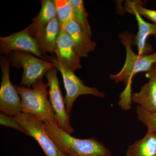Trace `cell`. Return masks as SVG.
Listing matches in <instances>:
<instances>
[{
  "label": "cell",
  "mask_w": 156,
  "mask_h": 156,
  "mask_svg": "<svg viewBox=\"0 0 156 156\" xmlns=\"http://www.w3.org/2000/svg\"><path fill=\"white\" fill-rule=\"evenodd\" d=\"M136 113L138 120L146 126L147 130L156 134V112L150 111L137 105Z\"/></svg>",
  "instance_id": "cell-20"
},
{
  "label": "cell",
  "mask_w": 156,
  "mask_h": 156,
  "mask_svg": "<svg viewBox=\"0 0 156 156\" xmlns=\"http://www.w3.org/2000/svg\"><path fill=\"white\" fill-rule=\"evenodd\" d=\"M54 53L58 61L74 72L82 68L81 58L78 55L72 39L64 29H61L60 31Z\"/></svg>",
  "instance_id": "cell-10"
},
{
  "label": "cell",
  "mask_w": 156,
  "mask_h": 156,
  "mask_svg": "<svg viewBox=\"0 0 156 156\" xmlns=\"http://www.w3.org/2000/svg\"><path fill=\"white\" fill-rule=\"evenodd\" d=\"M10 59L1 56L2 80L0 89V111L6 114L14 116L22 112L21 100L10 78Z\"/></svg>",
  "instance_id": "cell-7"
},
{
  "label": "cell",
  "mask_w": 156,
  "mask_h": 156,
  "mask_svg": "<svg viewBox=\"0 0 156 156\" xmlns=\"http://www.w3.org/2000/svg\"><path fill=\"white\" fill-rule=\"evenodd\" d=\"M138 26V31L134 39L137 46L138 54L146 55L148 52L149 47L147 43L148 37L154 35L156 37V23L146 22L139 14L134 13Z\"/></svg>",
  "instance_id": "cell-16"
},
{
  "label": "cell",
  "mask_w": 156,
  "mask_h": 156,
  "mask_svg": "<svg viewBox=\"0 0 156 156\" xmlns=\"http://www.w3.org/2000/svg\"><path fill=\"white\" fill-rule=\"evenodd\" d=\"M45 128L60 151L67 156H111L110 151L94 137L81 139L71 136L54 123H44Z\"/></svg>",
  "instance_id": "cell-1"
},
{
  "label": "cell",
  "mask_w": 156,
  "mask_h": 156,
  "mask_svg": "<svg viewBox=\"0 0 156 156\" xmlns=\"http://www.w3.org/2000/svg\"><path fill=\"white\" fill-rule=\"evenodd\" d=\"M64 29L72 39L80 58H87L89 53L95 50L96 43L91 40V37L76 20L68 23Z\"/></svg>",
  "instance_id": "cell-11"
},
{
  "label": "cell",
  "mask_w": 156,
  "mask_h": 156,
  "mask_svg": "<svg viewBox=\"0 0 156 156\" xmlns=\"http://www.w3.org/2000/svg\"><path fill=\"white\" fill-rule=\"evenodd\" d=\"M20 51L34 54L45 60L39 49L36 41L30 34L28 28L0 37V52L7 56L14 52Z\"/></svg>",
  "instance_id": "cell-9"
},
{
  "label": "cell",
  "mask_w": 156,
  "mask_h": 156,
  "mask_svg": "<svg viewBox=\"0 0 156 156\" xmlns=\"http://www.w3.org/2000/svg\"><path fill=\"white\" fill-rule=\"evenodd\" d=\"M126 156H156V134L147 130L144 137L128 146Z\"/></svg>",
  "instance_id": "cell-15"
},
{
  "label": "cell",
  "mask_w": 156,
  "mask_h": 156,
  "mask_svg": "<svg viewBox=\"0 0 156 156\" xmlns=\"http://www.w3.org/2000/svg\"><path fill=\"white\" fill-rule=\"evenodd\" d=\"M49 87L50 101L56 115L57 126L66 132L71 134L73 132L70 122L71 115L66 110L64 98L62 97L56 68L51 69L45 73Z\"/></svg>",
  "instance_id": "cell-8"
},
{
  "label": "cell",
  "mask_w": 156,
  "mask_h": 156,
  "mask_svg": "<svg viewBox=\"0 0 156 156\" xmlns=\"http://www.w3.org/2000/svg\"><path fill=\"white\" fill-rule=\"evenodd\" d=\"M14 85L21 98L22 112L33 115L44 123L57 125L55 113L48 99L49 87L43 79L33 84L32 89Z\"/></svg>",
  "instance_id": "cell-2"
},
{
  "label": "cell",
  "mask_w": 156,
  "mask_h": 156,
  "mask_svg": "<svg viewBox=\"0 0 156 156\" xmlns=\"http://www.w3.org/2000/svg\"><path fill=\"white\" fill-rule=\"evenodd\" d=\"M56 7V17L61 29L74 19L73 8L69 0H54Z\"/></svg>",
  "instance_id": "cell-18"
},
{
  "label": "cell",
  "mask_w": 156,
  "mask_h": 156,
  "mask_svg": "<svg viewBox=\"0 0 156 156\" xmlns=\"http://www.w3.org/2000/svg\"><path fill=\"white\" fill-rule=\"evenodd\" d=\"M8 57L12 66L23 69L20 87L30 88L37 81L43 79V76L48 70L56 68L53 62L45 61L26 52H14Z\"/></svg>",
  "instance_id": "cell-5"
},
{
  "label": "cell",
  "mask_w": 156,
  "mask_h": 156,
  "mask_svg": "<svg viewBox=\"0 0 156 156\" xmlns=\"http://www.w3.org/2000/svg\"><path fill=\"white\" fill-rule=\"evenodd\" d=\"M61 28L57 17L53 18L41 30L34 36L39 49L44 55L54 53Z\"/></svg>",
  "instance_id": "cell-13"
},
{
  "label": "cell",
  "mask_w": 156,
  "mask_h": 156,
  "mask_svg": "<svg viewBox=\"0 0 156 156\" xmlns=\"http://www.w3.org/2000/svg\"><path fill=\"white\" fill-rule=\"evenodd\" d=\"M155 65L156 66V63H155Z\"/></svg>",
  "instance_id": "cell-22"
},
{
  "label": "cell",
  "mask_w": 156,
  "mask_h": 156,
  "mask_svg": "<svg viewBox=\"0 0 156 156\" xmlns=\"http://www.w3.org/2000/svg\"><path fill=\"white\" fill-rule=\"evenodd\" d=\"M122 44L125 46L126 57L125 64L116 74L110 75V78L115 83H123L126 86L123 94L131 96L132 78L136 74L149 71L156 63V53L152 54L140 55L134 53L131 48L134 36L132 34L123 33L120 35Z\"/></svg>",
  "instance_id": "cell-3"
},
{
  "label": "cell",
  "mask_w": 156,
  "mask_h": 156,
  "mask_svg": "<svg viewBox=\"0 0 156 156\" xmlns=\"http://www.w3.org/2000/svg\"><path fill=\"white\" fill-rule=\"evenodd\" d=\"M125 7L126 11L128 13L133 14L136 13L156 23V11L146 9L141 4V2L138 1H127Z\"/></svg>",
  "instance_id": "cell-19"
},
{
  "label": "cell",
  "mask_w": 156,
  "mask_h": 156,
  "mask_svg": "<svg viewBox=\"0 0 156 156\" xmlns=\"http://www.w3.org/2000/svg\"><path fill=\"white\" fill-rule=\"evenodd\" d=\"M0 124L2 126L14 128L15 130L20 131L27 135L26 131L18 123L14 116L10 115L1 112L0 114Z\"/></svg>",
  "instance_id": "cell-21"
},
{
  "label": "cell",
  "mask_w": 156,
  "mask_h": 156,
  "mask_svg": "<svg viewBox=\"0 0 156 156\" xmlns=\"http://www.w3.org/2000/svg\"><path fill=\"white\" fill-rule=\"evenodd\" d=\"M73 8L74 19L82 27L84 30L92 37L91 27L88 20V13L84 7L83 0H69Z\"/></svg>",
  "instance_id": "cell-17"
},
{
  "label": "cell",
  "mask_w": 156,
  "mask_h": 156,
  "mask_svg": "<svg viewBox=\"0 0 156 156\" xmlns=\"http://www.w3.org/2000/svg\"><path fill=\"white\" fill-rule=\"evenodd\" d=\"M46 61L53 62L56 69L61 73L66 94L64 101L66 110L71 115L73 105L78 97L82 95H92L96 97L104 98L103 92L95 87H87L83 81L75 74L74 72L61 63L56 57L45 55Z\"/></svg>",
  "instance_id": "cell-4"
},
{
  "label": "cell",
  "mask_w": 156,
  "mask_h": 156,
  "mask_svg": "<svg viewBox=\"0 0 156 156\" xmlns=\"http://www.w3.org/2000/svg\"><path fill=\"white\" fill-rule=\"evenodd\" d=\"M29 135L39 144L46 156H67L59 150L48 134L45 124L33 115L20 112L14 116Z\"/></svg>",
  "instance_id": "cell-6"
},
{
  "label": "cell",
  "mask_w": 156,
  "mask_h": 156,
  "mask_svg": "<svg viewBox=\"0 0 156 156\" xmlns=\"http://www.w3.org/2000/svg\"><path fill=\"white\" fill-rule=\"evenodd\" d=\"M56 17V7L54 1L42 0L40 12L32 19V23L27 27L31 35L33 37L46 27L51 20Z\"/></svg>",
  "instance_id": "cell-14"
},
{
  "label": "cell",
  "mask_w": 156,
  "mask_h": 156,
  "mask_svg": "<svg viewBox=\"0 0 156 156\" xmlns=\"http://www.w3.org/2000/svg\"><path fill=\"white\" fill-rule=\"evenodd\" d=\"M149 80L141 87L139 92L131 95V101L138 106L156 112V66L154 65L148 72Z\"/></svg>",
  "instance_id": "cell-12"
}]
</instances>
